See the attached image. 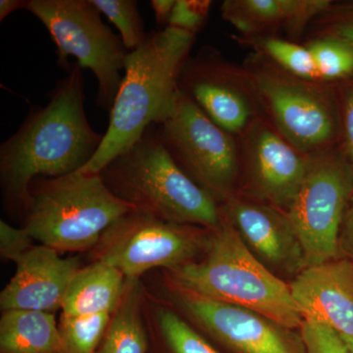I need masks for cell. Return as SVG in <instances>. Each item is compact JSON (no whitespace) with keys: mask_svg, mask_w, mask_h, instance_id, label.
<instances>
[{"mask_svg":"<svg viewBox=\"0 0 353 353\" xmlns=\"http://www.w3.org/2000/svg\"><path fill=\"white\" fill-rule=\"evenodd\" d=\"M321 82L341 80L353 74V48L334 38H315L307 44Z\"/></svg>","mask_w":353,"mask_h":353,"instance_id":"603a6c76","label":"cell"},{"mask_svg":"<svg viewBox=\"0 0 353 353\" xmlns=\"http://www.w3.org/2000/svg\"><path fill=\"white\" fill-rule=\"evenodd\" d=\"M301 336L307 353H352L340 334L319 323L304 320Z\"/></svg>","mask_w":353,"mask_h":353,"instance_id":"4316f807","label":"cell"},{"mask_svg":"<svg viewBox=\"0 0 353 353\" xmlns=\"http://www.w3.org/2000/svg\"><path fill=\"white\" fill-rule=\"evenodd\" d=\"M194 41L196 34L166 27L150 32L145 43L129 52L101 148L81 172L101 173L148 128L164 119Z\"/></svg>","mask_w":353,"mask_h":353,"instance_id":"7a4b0ae2","label":"cell"},{"mask_svg":"<svg viewBox=\"0 0 353 353\" xmlns=\"http://www.w3.org/2000/svg\"><path fill=\"white\" fill-rule=\"evenodd\" d=\"M203 239L190 225L176 224L132 211L118 220L95 246L94 261L115 267L128 280H138L153 268L174 270L189 263Z\"/></svg>","mask_w":353,"mask_h":353,"instance_id":"30bf717a","label":"cell"},{"mask_svg":"<svg viewBox=\"0 0 353 353\" xmlns=\"http://www.w3.org/2000/svg\"><path fill=\"white\" fill-rule=\"evenodd\" d=\"M25 10L44 25L57 46L58 65L68 70L73 57L97 82V104L110 112L130 51L101 19L90 0H27Z\"/></svg>","mask_w":353,"mask_h":353,"instance_id":"8992f818","label":"cell"},{"mask_svg":"<svg viewBox=\"0 0 353 353\" xmlns=\"http://www.w3.org/2000/svg\"><path fill=\"white\" fill-rule=\"evenodd\" d=\"M341 336V334H340ZM343 340L345 341V345H347L350 352L353 353V336H341Z\"/></svg>","mask_w":353,"mask_h":353,"instance_id":"836d02e7","label":"cell"},{"mask_svg":"<svg viewBox=\"0 0 353 353\" xmlns=\"http://www.w3.org/2000/svg\"><path fill=\"white\" fill-rule=\"evenodd\" d=\"M311 24L316 38L341 39L353 48V3L334 4L320 14Z\"/></svg>","mask_w":353,"mask_h":353,"instance_id":"484cf974","label":"cell"},{"mask_svg":"<svg viewBox=\"0 0 353 353\" xmlns=\"http://www.w3.org/2000/svg\"><path fill=\"white\" fill-rule=\"evenodd\" d=\"M343 120L345 128V143L350 164L353 167V83L343 88Z\"/></svg>","mask_w":353,"mask_h":353,"instance_id":"f546056e","label":"cell"},{"mask_svg":"<svg viewBox=\"0 0 353 353\" xmlns=\"http://www.w3.org/2000/svg\"><path fill=\"white\" fill-rule=\"evenodd\" d=\"M181 307L204 331L238 353H307L301 334L266 316L176 288Z\"/></svg>","mask_w":353,"mask_h":353,"instance_id":"8fae6325","label":"cell"},{"mask_svg":"<svg viewBox=\"0 0 353 353\" xmlns=\"http://www.w3.org/2000/svg\"><path fill=\"white\" fill-rule=\"evenodd\" d=\"M17 270L0 294V307L54 313L61 309L72 280L81 269L77 257L62 259L57 250L34 245L16 260Z\"/></svg>","mask_w":353,"mask_h":353,"instance_id":"5bb4252c","label":"cell"},{"mask_svg":"<svg viewBox=\"0 0 353 353\" xmlns=\"http://www.w3.org/2000/svg\"><path fill=\"white\" fill-rule=\"evenodd\" d=\"M330 0H227L221 6L223 19L245 37L285 28L299 36L326 10Z\"/></svg>","mask_w":353,"mask_h":353,"instance_id":"e0dca14e","label":"cell"},{"mask_svg":"<svg viewBox=\"0 0 353 353\" xmlns=\"http://www.w3.org/2000/svg\"><path fill=\"white\" fill-rule=\"evenodd\" d=\"M220 211L265 266L299 273L303 270V250L285 213L234 196Z\"/></svg>","mask_w":353,"mask_h":353,"instance_id":"2e32d148","label":"cell"},{"mask_svg":"<svg viewBox=\"0 0 353 353\" xmlns=\"http://www.w3.org/2000/svg\"><path fill=\"white\" fill-rule=\"evenodd\" d=\"M250 75L274 128L290 145L308 155L332 148L339 118L328 87L290 75L275 64L257 65Z\"/></svg>","mask_w":353,"mask_h":353,"instance_id":"9c48e42d","label":"cell"},{"mask_svg":"<svg viewBox=\"0 0 353 353\" xmlns=\"http://www.w3.org/2000/svg\"><path fill=\"white\" fill-rule=\"evenodd\" d=\"M82 68L71 65L44 106H32L18 131L0 146V179L6 203L22 214L28 190L39 176L80 171L101 148L85 108Z\"/></svg>","mask_w":353,"mask_h":353,"instance_id":"6da1fadb","label":"cell"},{"mask_svg":"<svg viewBox=\"0 0 353 353\" xmlns=\"http://www.w3.org/2000/svg\"><path fill=\"white\" fill-rule=\"evenodd\" d=\"M176 289L211 301L240 306L285 328H301L303 317L285 284L253 255L222 217L205 246V257L171 270Z\"/></svg>","mask_w":353,"mask_h":353,"instance_id":"3957f363","label":"cell"},{"mask_svg":"<svg viewBox=\"0 0 353 353\" xmlns=\"http://www.w3.org/2000/svg\"><path fill=\"white\" fill-rule=\"evenodd\" d=\"M250 43H254L276 66L290 75L303 80L321 82L307 46L277 38L253 39Z\"/></svg>","mask_w":353,"mask_h":353,"instance_id":"7402d4cb","label":"cell"},{"mask_svg":"<svg viewBox=\"0 0 353 353\" xmlns=\"http://www.w3.org/2000/svg\"><path fill=\"white\" fill-rule=\"evenodd\" d=\"M353 261V196L343 217L339 234V254Z\"/></svg>","mask_w":353,"mask_h":353,"instance_id":"4dcf8cb0","label":"cell"},{"mask_svg":"<svg viewBox=\"0 0 353 353\" xmlns=\"http://www.w3.org/2000/svg\"><path fill=\"white\" fill-rule=\"evenodd\" d=\"M157 322L162 340L171 353H221L170 309H159Z\"/></svg>","mask_w":353,"mask_h":353,"instance_id":"d4e9b609","label":"cell"},{"mask_svg":"<svg viewBox=\"0 0 353 353\" xmlns=\"http://www.w3.org/2000/svg\"><path fill=\"white\" fill-rule=\"evenodd\" d=\"M303 319L353 336V261L334 259L306 267L290 284Z\"/></svg>","mask_w":353,"mask_h":353,"instance_id":"9a60e30c","label":"cell"},{"mask_svg":"<svg viewBox=\"0 0 353 353\" xmlns=\"http://www.w3.org/2000/svg\"><path fill=\"white\" fill-rule=\"evenodd\" d=\"M157 134L178 166L216 201L233 197L240 152L233 134L217 126L178 88Z\"/></svg>","mask_w":353,"mask_h":353,"instance_id":"52a82bcc","label":"cell"},{"mask_svg":"<svg viewBox=\"0 0 353 353\" xmlns=\"http://www.w3.org/2000/svg\"><path fill=\"white\" fill-rule=\"evenodd\" d=\"M178 88L209 119L233 136L243 134L255 119L252 103L241 90L236 74L217 57L189 58Z\"/></svg>","mask_w":353,"mask_h":353,"instance_id":"4fadbf2b","label":"cell"},{"mask_svg":"<svg viewBox=\"0 0 353 353\" xmlns=\"http://www.w3.org/2000/svg\"><path fill=\"white\" fill-rule=\"evenodd\" d=\"M54 313L6 310L0 319V353H60Z\"/></svg>","mask_w":353,"mask_h":353,"instance_id":"d6986e66","label":"cell"},{"mask_svg":"<svg viewBox=\"0 0 353 353\" xmlns=\"http://www.w3.org/2000/svg\"><path fill=\"white\" fill-rule=\"evenodd\" d=\"M120 32V38L128 51L139 48L145 39V24L134 0H90Z\"/></svg>","mask_w":353,"mask_h":353,"instance_id":"cb8c5ba5","label":"cell"},{"mask_svg":"<svg viewBox=\"0 0 353 353\" xmlns=\"http://www.w3.org/2000/svg\"><path fill=\"white\" fill-rule=\"evenodd\" d=\"M353 196V167L333 148L312 155L285 214L303 253L304 268L339 256L341 223Z\"/></svg>","mask_w":353,"mask_h":353,"instance_id":"ba28073f","label":"cell"},{"mask_svg":"<svg viewBox=\"0 0 353 353\" xmlns=\"http://www.w3.org/2000/svg\"><path fill=\"white\" fill-rule=\"evenodd\" d=\"M27 0H1L0 1V21H3L15 11L25 9Z\"/></svg>","mask_w":353,"mask_h":353,"instance_id":"d6a6232c","label":"cell"},{"mask_svg":"<svg viewBox=\"0 0 353 353\" xmlns=\"http://www.w3.org/2000/svg\"><path fill=\"white\" fill-rule=\"evenodd\" d=\"M132 211L136 208L115 196L101 173L39 176L28 190L23 228L58 252H83L94 248L109 228Z\"/></svg>","mask_w":353,"mask_h":353,"instance_id":"5b68a950","label":"cell"},{"mask_svg":"<svg viewBox=\"0 0 353 353\" xmlns=\"http://www.w3.org/2000/svg\"><path fill=\"white\" fill-rule=\"evenodd\" d=\"M148 336L143 316V294L138 280H128L120 305L111 318L94 353H148Z\"/></svg>","mask_w":353,"mask_h":353,"instance_id":"ffe728a7","label":"cell"},{"mask_svg":"<svg viewBox=\"0 0 353 353\" xmlns=\"http://www.w3.org/2000/svg\"><path fill=\"white\" fill-rule=\"evenodd\" d=\"M211 3L209 0H176L168 27L196 34L208 20Z\"/></svg>","mask_w":353,"mask_h":353,"instance_id":"83f0119b","label":"cell"},{"mask_svg":"<svg viewBox=\"0 0 353 353\" xmlns=\"http://www.w3.org/2000/svg\"><path fill=\"white\" fill-rule=\"evenodd\" d=\"M126 285L127 278L122 272L94 261L81 268L72 280L62 303L61 316L113 314L122 301Z\"/></svg>","mask_w":353,"mask_h":353,"instance_id":"ac0fdd59","label":"cell"},{"mask_svg":"<svg viewBox=\"0 0 353 353\" xmlns=\"http://www.w3.org/2000/svg\"><path fill=\"white\" fill-rule=\"evenodd\" d=\"M34 239L24 229H17L0 221V254L3 259L16 260L34 246Z\"/></svg>","mask_w":353,"mask_h":353,"instance_id":"f1b7e54d","label":"cell"},{"mask_svg":"<svg viewBox=\"0 0 353 353\" xmlns=\"http://www.w3.org/2000/svg\"><path fill=\"white\" fill-rule=\"evenodd\" d=\"M115 196L141 212L176 224L214 230L222 222L217 201L176 163L157 125L101 172Z\"/></svg>","mask_w":353,"mask_h":353,"instance_id":"277c9868","label":"cell"},{"mask_svg":"<svg viewBox=\"0 0 353 353\" xmlns=\"http://www.w3.org/2000/svg\"><path fill=\"white\" fill-rule=\"evenodd\" d=\"M112 315L61 316L58 323L60 353H94L108 331Z\"/></svg>","mask_w":353,"mask_h":353,"instance_id":"44dd1931","label":"cell"},{"mask_svg":"<svg viewBox=\"0 0 353 353\" xmlns=\"http://www.w3.org/2000/svg\"><path fill=\"white\" fill-rule=\"evenodd\" d=\"M175 2L176 0H152L150 1L157 25H167L168 27Z\"/></svg>","mask_w":353,"mask_h":353,"instance_id":"1f68e13d","label":"cell"},{"mask_svg":"<svg viewBox=\"0 0 353 353\" xmlns=\"http://www.w3.org/2000/svg\"><path fill=\"white\" fill-rule=\"evenodd\" d=\"M243 134V153L253 194L287 209L303 185L312 155L299 152L275 128L259 119H254Z\"/></svg>","mask_w":353,"mask_h":353,"instance_id":"7c38bea8","label":"cell"}]
</instances>
